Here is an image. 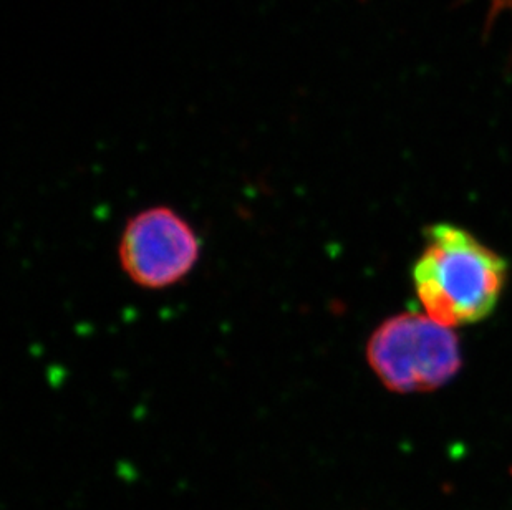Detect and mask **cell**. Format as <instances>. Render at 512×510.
I'll return each instance as SVG.
<instances>
[{"label":"cell","instance_id":"6da1fadb","mask_svg":"<svg viewBox=\"0 0 512 510\" xmlns=\"http://www.w3.org/2000/svg\"><path fill=\"white\" fill-rule=\"evenodd\" d=\"M506 279V260L471 232L453 224L426 229L413 285L435 322L450 328L481 322L498 305Z\"/></svg>","mask_w":512,"mask_h":510},{"label":"cell","instance_id":"7a4b0ae2","mask_svg":"<svg viewBox=\"0 0 512 510\" xmlns=\"http://www.w3.org/2000/svg\"><path fill=\"white\" fill-rule=\"evenodd\" d=\"M368 366L395 393L438 390L461 368L453 328L421 313H400L373 330L365 348Z\"/></svg>","mask_w":512,"mask_h":510},{"label":"cell","instance_id":"3957f363","mask_svg":"<svg viewBox=\"0 0 512 510\" xmlns=\"http://www.w3.org/2000/svg\"><path fill=\"white\" fill-rule=\"evenodd\" d=\"M203 241L188 217L168 204H151L121 227L116 257L126 279L141 290L173 289L193 274Z\"/></svg>","mask_w":512,"mask_h":510}]
</instances>
